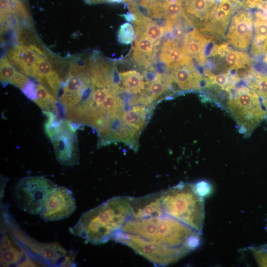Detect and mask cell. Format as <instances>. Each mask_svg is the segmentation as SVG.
I'll return each mask as SVG.
<instances>
[{"instance_id": "603a6c76", "label": "cell", "mask_w": 267, "mask_h": 267, "mask_svg": "<svg viewBox=\"0 0 267 267\" xmlns=\"http://www.w3.org/2000/svg\"><path fill=\"white\" fill-rule=\"evenodd\" d=\"M171 81L169 77H163L157 73L155 78L149 84L147 89V97L151 101L163 94Z\"/></svg>"}, {"instance_id": "7c38bea8", "label": "cell", "mask_w": 267, "mask_h": 267, "mask_svg": "<svg viewBox=\"0 0 267 267\" xmlns=\"http://www.w3.org/2000/svg\"><path fill=\"white\" fill-rule=\"evenodd\" d=\"M173 69L170 79L175 81L180 89L184 90L197 89L201 86L202 76L193 68L191 62Z\"/></svg>"}, {"instance_id": "ac0fdd59", "label": "cell", "mask_w": 267, "mask_h": 267, "mask_svg": "<svg viewBox=\"0 0 267 267\" xmlns=\"http://www.w3.org/2000/svg\"><path fill=\"white\" fill-rule=\"evenodd\" d=\"M0 72L1 82L12 84L21 89L29 80L25 74L13 66L7 57L0 60Z\"/></svg>"}, {"instance_id": "d4e9b609", "label": "cell", "mask_w": 267, "mask_h": 267, "mask_svg": "<svg viewBox=\"0 0 267 267\" xmlns=\"http://www.w3.org/2000/svg\"><path fill=\"white\" fill-rule=\"evenodd\" d=\"M251 250L258 264L261 267H267V250L252 247Z\"/></svg>"}, {"instance_id": "ba28073f", "label": "cell", "mask_w": 267, "mask_h": 267, "mask_svg": "<svg viewBox=\"0 0 267 267\" xmlns=\"http://www.w3.org/2000/svg\"><path fill=\"white\" fill-rule=\"evenodd\" d=\"M76 209L72 191L57 186L47 199L39 215L45 222L55 221L69 217Z\"/></svg>"}, {"instance_id": "5bb4252c", "label": "cell", "mask_w": 267, "mask_h": 267, "mask_svg": "<svg viewBox=\"0 0 267 267\" xmlns=\"http://www.w3.org/2000/svg\"><path fill=\"white\" fill-rule=\"evenodd\" d=\"M160 60L171 68L191 62V57L178 45V42L171 40L164 43L161 49Z\"/></svg>"}, {"instance_id": "52a82bcc", "label": "cell", "mask_w": 267, "mask_h": 267, "mask_svg": "<svg viewBox=\"0 0 267 267\" xmlns=\"http://www.w3.org/2000/svg\"><path fill=\"white\" fill-rule=\"evenodd\" d=\"M50 139L60 164L72 166L78 164L80 154L78 139L75 130L69 120H61L59 129Z\"/></svg>"}, {"instance_id": "7402d4cb", "label": "cell", "mask_w": 267, "mask_h": 267, "mask_svg": "<svg viewBox=\"0 0 267 267\" xmlns=\"http://www.w3.org/2000/svg\"><path fill=\"white\" fill-rule=\"evenodd\" d=\"M248 86L258 94L267 113V77L255 73Z\"/></svg>"}, {"instance_id": "e0dca14e", "label": "cell", "mask_w": 267, "mask_h": 267, "mask_svg": "<svg viewBox=\"0 0 267 267\" xmlns=\"http://www.w3.org/2000/svg\"><path fill=\"white\" fill-rule=\"evenodd\" d=\"M134 57L140 65L148 66L155 53L156 44L143 34L136 35Z\"/></svg>"}, {"instance_id": "484cf974", "label": "cell", "mask_w": 267, "mask_h": 267, "mask_svg": "<svg viewBox=\"0 0 267 267\" xmlns=\"http://www.w3.org/2000/svg\"><path fill=\"white\" fill-rule=\"evenodd\" d=\"M209 82H213L218 86L225 89L229 83V76L227 74L221 73L217 75H211L209 76Z\"/></svg>"}, {"instance_id": "f1b7e54d", "label": "cell", "mask_w": 267, "mask_h": 267, "mask_svg": "<svg viewBox=\"0 0 267 267\" xmlns=\"http://www.w3.org/2000/svg\"><path fill=\"white\" fill-rule=\"evenodd\" d=\"M264 60V61L267 62V52H266V53L265 54V56Z\"/></svg>"}, {"instance_id": "6da1fadb", "label": "cell", "mask_w": 267, "mask_h": 267, "mask_svg": "<svg viewBox=\"0 0 267 267\" xmlns=\"http://www.w3.org/2000/svg\"><path fill=\"white\" fill-rule=\"evenodd\" d=\"M200 233L166 214L146 217L132 216L112 240L127 245L154 265L167 266L194 250Z\"/></svg>"}, {"instance_id": "2e32d148", "label": "cell", "mask_w": 267, "mask_h": 267, "mask_svg": "<svg viewBox=\"0 0 267 267\" xmlns=\"http://www.w3.org/2000/svg\"><path fill=\"white\" fill-rule=\"evenodd\" d=\"M254 23L255 37L251 47L253 54H258L267 48V18L257 6Z\"/></svg>"}, {"instance_id": "8992f818", "label": "cell", "mask_w": 267, "mask_h": 267, "mask_svg": "<svg viewBox=\"0 0 267 267\" xmlns=\"http://www.w3.org/2000/svg\"><path fill=\"white\" fill-rule=\"evenodd\" d=\"M90 85L91 75L88 67L81 62H73L63 84L60 97L65 111L80 101L84 92Z\"/></svg>"}, {"instance_id": "7a4b0ae2", "label": "cell", "mask_w": 267, "mask_h": 267, "mask_svg": "<svg viewBox=\"0 0 267 267\" xmlns=\"http://www.w3.org/2000/svg\"><path fill=\"white\" fill-rule=\"evenodd\" d=\"M132 216L129 196H115L82 213L69 231L92 244H103L111 240Z\"/></svg>"}, {"instance_id": "cb8c5ba5", "label": "cell", "mask_w": 267, "mask_h": 267, "mask_svg": "<svg viewBox=\"0 0 267 267\" xmlns=\"http://www.w3.org/2000/svg\"><path fill=\"white\" fill-rule=\"evenodd\" d=\"M136 37V33L131 24L125 22L121 25L118 32L119 41L125 44L132 43Z\"/></svg>"}, {"instance_id": "9a60e30c", "label": "cell", "mask_w": 267, "mask_h": 267, "mask_svg": "<svg viewBox=\"0 0 267 267\" xmlns=\"http://www.w3.org/2000/svg\"><path fill=\"white\" fill-rule=\"evenodd\" d=\"M207 41L205 37L197 29L185 34L182 49L190 57L196 58L199 62L205 61L204 50Z\"/></svg>"}, {"instance_id": "44dd1931", "label": "cell", "mask_w": 267, "mask_h": 267, "mask_svg": "<svg viewBox=\"0 0 267 267\" xmlns=\"http://www.w3.org/2000/svg\"><path fill=\"white\" fill-rule=\"evenodd\" d=\"M216 53L221 56H224L225 62L232 68H241L245 66H249L250 60L248 55L245 53L229 50L225 44L219 46Z\"/></svg>"}, {"instance_id": "277c9868", "label": "cell", "mask_w": 267, "mask_h": 267, "mask_svg": "<svg viewBox=\"0 0 267 267\" xmlns=\"http://www.w3.org/2000/svg\"><path fill=\"white\" fill-rule=\"evenodd\" d=\"M229 92L226 110L232 114L241 132L248 136L265 118L266 112L259 96L252 89L243 87Z\"/></svg>"}, {"instance_id": "30bf717a", "label": "cell", "mask_w": 267, "mask_h": 267, "mask_svg": "<svg viewBox=\"0 0 267 267\" xmlns=\"http://www.w3.org/2000/svg\"><path fill=\"white\" fill-rule=\"evenodd\" d=\"M45 56L37 46L22 43L10 49L7 53L8 59L19 71L32 77L36 64Z\"/></svg>"}, {"instance_id": "5b68a950", "label": "cell", "mask_w": 267, "mask_h": 267, "mask_svg": "<svg viewBox=\"0 0 267 267\" xmlns=\"http://www.w3.org/2000/svg\"><path fill=\"white\" fill-rule=\"evenodd\" d=\"M57 186L43 177H24L14 183L12 196L19 209L30 214H40L47 199Z\"/></svg>"}, {"instance_id": "4fadbf2b", "label": "cell", "mask_w": 267, "mask_h": 267, "mask_svg": "<svg viewBox=\"0 0 267 267\" xmlns=\"http://www.w3.org/2000/svg\"><path fill=\"white\" fill-rule=\"evenodd\" d=\"M185 16L200 21H208L214 14L219 2L217 0H182Z\"/></svg>"}, {"instance_id": "83f0119b", "label": "cell", "mask_w": 267, "mask_h": 267, "mask_svg": "<svg viewBox=\"0 0 267 267\" xmlns=\"http://www.w3.org/2000/svg\"><path fill=\"white\" fill-rule=\"evenodd\" d=\"M154 0H131V3L138 2L139 6L146 9Z\"/></svg>"}, {"instance_id": "9c48e42d", "label": "cell", "mask_w": 267, "mask_h": 267, "mask_svg": "<svg viewBox=\"0 0 267 267\" xmlns=\"http://www.w3.org/2000/svg\"><path fill=\"white\" fill-rule=\"evenodd\" d=\"M250 8L244 0L234 15L227 35L230 43L241 50L248 49L252 41L253 18Z\"/></svg>"}, {"instance_id": "8fae6325", "label": "cell", "mask_w": 267, "mask_h": 267, "mask_svg": "<svg viewBox=\"0 0 267 267\" xmlns=\"http://www.w3.org/2000/svg\"><path fill=\"white\" fill-rule=\"evenodd\" d=\"M32 77L45 87L56 98L63 86L62 79L46 56L36 64Z\"/></svg>"}, {"instance_id": "ffe728a7", "label": "cell", "mask_w": 267, "mask_h": 267, "mask_svg": "<svg viewBox=\"0 0 267 267\" xmlns=\"http://www.w3.org/2000/svg\"><path fill=\"white\" fill-rule=\"evenodd\" d=\"M145 114V108L135 106L123 112L120 117L124 126L139 132L144 126Z\"/></svg>"}, {"instance_id": "d6986e66", "label": "cell", "mask_w": 267, "mask_h": 267, "mask_svg": "<svg viewBox=\"0 0 267 267\" xmlns=\"http://www.w3.org/2000/svg\"><path fill=\"white\" fill-rule=\"evenodd\" d=\"M125 90L132 93H139L144 89L142 75L138 71L128 70L118 73Z\"/></svg>"}, {"instance_id": "3957f363", "label": "cell", "mask_w": 267, "mask_h": 267, "mask_svg": "<svg viewBox=\"0 0 267 267\" xmlns=\"http://www.w3.org/2000/svg\"><path fill=\"white\" fill-rule=\"evenodd\" d=\"M160 201L164 214L201 233L205 217L204 201L197 185L180 183L161 191Z\"/></svg>"}, {"instance_id": "4316f807", "label": "cell", "mask_w": 267, "mask_h": 267, "mask_svg": "<svg viewBox=\"0 0 267 267\" xmlns=\"http://www.w3.org/2000/svg\"><path fill=\"white\" fill-rule=\"evenodd\" d=\"M23 93L29 99L35 101L37 98L36 85L31 81L29 80L24 87L21 89Z\"/></svg>"}]
</instances>
